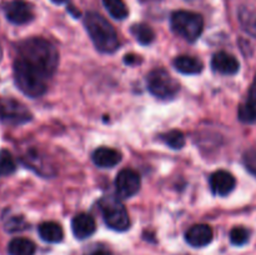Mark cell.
<instances>
[{
	"instance_id": "19",
	"label": "cell",
	"mask_w": 256,
	"mask_h": 255,
	"mask_svg": "<svg viewBox=\"0 0 256 255\" xmlns=\"http://www.w3.org/2000/svg\"><path fill=\"white\" fill-rule=\"evenodd\" d=\"M130 32H132V34L134 35L135 39H136L142 45H150L155 40L154 30H152L149 25L142 24V22L132 25Z\"/></svg>"
},
{
	"instance_id": "18",
	"label": "cell",
	"mask_w": 256,
	"mask_h": 255,
	"mask_svg": "<svg viewBox=\"0 0 256 255\" xmlns=\"http://www.w3.org/2000/svg\"><path fill=\"white\" fill-rule=\"evenodd\" d=\"M36 252L34 242L26 238H15L8 245L9 255H34Z\"/></svg>"
},
{
	"instance_id": "3",
	"label": "cell",
	"mask_w": 256,
	"mask_h": 255,
	"mask_svg": "<svg viewBox=\"0 0 256 255\" xmlns=\"http://www.w3.org/2000/svg\"><path fill=\"white\" fill-rule=\"evenodd\" d=\"M170 25L175 34L184 38L186 42H194L199 39L204 29V19L200 14L188 12V10H178L172 14Z\"/></svg>"
},
{
	"instance_id": "5",
	"label": "cell",
	"mask_w": 256,
	"mask_h": 255,
	"mask_svg": "<svg viewBox=\"0 0 256 255\" xmlns=\"http://www.w3.org/2000/svg\"><path fill=\"white\" fill-rule=\"evenodd\" d=\"M102 219L110 229L115 232H125L130 228V218L126 209L118 198L104 196L99 202Z\"/></svg>"
},
{
	"instance_id": "25",
	"label": "cell",
	"mask_w": 256,
	"mask_h": 255,
	"mask_svg": "<svg viewBox=\"0 0 256 255\" xmlns=\"http://www.w3.org/2000/svg\"><path fill=\"white\" fill-rule=\"evenodd\" d=\"M28 224L25 222V219L20 215H12V216L8 218L5 220V224L4 228L6 232H22V230L26 229Z\"/></svg>"
},
{
	"instance_id": "28",
	"label": "cell",
	"mask_w": 256,
	"mask_h": 255,
	"mask_svg": "<svg viewBox=\"0 0 256 255\" xmlns=\"http://www.w3.org/2000/svg\"><path fill=\"white\" fill-rule=\"evenodd\" d=\"M124 62H126L128 65H134L136 64L138 62H140V56H138V55H134V54H129L125 56Z\"/></svg>"
},
{
	"instance_id": "7",
	"label": "cell",
	"mask_w": 256,
	"mask_h": 255,
	"mask_svg": "<svg viewBox=\"0 0 256 255\" xmlns=\"http://www.w3.org/2000/svg\"><path fill=\"white\" fill-rule=\"evenodd\" d=\"M32 118L29 109L20 102L0 98V122L16 125L30 122Z\"/></svg>"
},
{
	"instance_id": "13",
	"label": "cell",
	"mask_w": 256,
	"mask_h": 255,
	"mask_svg": "<svg viewBox=\"0 0 256 255\" xmlns=\"http://www.w3.org/2000/svg\"><path fill=\"white\" fill-rule=\"evenodd\" d=\"M72 234L76 239L84 240L94 234L96 230V224L92 215L86 214V212H80L72 218Z\"/></svg>"
},
{
	"instance_id": "17",
	"label": "cell",
	"mask_w": 256,
	"mask_h": 255,
	"mask_svg": "<svg viewBox=\"0 0 256 255\" xmlns=\"http://www.w3.org/2000/svg\"><path fill=\"white\" fill-rule=\"evenodd\" d=\"M38 232L40 238L46 242H60L64 238L62 228L54 222H45L40 224Z\"/></svg>"
},
{
	"instance_id": "1",
	"label": "cell",
	"mask_w": 256,
	"mask_h": 255,
	"mask_svg": "<svg viewBox=\"0 0 256 255\" xmlns=\"http://www.w3.org/2000/svg\"><path fill=\"white\" fill-rule=\"evenodd\" d=\"M16 59L48 82L58 69L59 52L46 39L30 38L20 42Z\"/></svg>"
},
{
	"instance_id": "8",
	"label": "cell",
	"mask_w": 256,
	"mask_h": 255,
	"mask_svg": "<svg viewBox=\"0 0 256 255\" xmlns=\"http://www.w3.org/2000/svg\"><path fill=\"white\" fill-rule=\"evenodd\" d=\"M140 175L132 169H122L115 178V190L120 199H129L140 190Z\"/></svg>"
},
{
	"instance_id": "2",
	"label": "cell",
	"mask_w": 256,
	"mask_h": 255,
	"mask_svg": "<svg viewBox=\"0 0 256 255\" xmlns=\"http://www.w3.org/2000/svg\"><path fill=\"white\" fill-rule=\"evenodd\" d=\"M84 25L90 39L99 52L110 54L119 48V38L114 26L98 12H88L84 18Z\"/></svg>"
},
{
	"instance_id": "11",
	"label": "cell",
	"mask_w": 256,
	"mask_h": 255,
	"mask_svg": "<svg viewBox=\"0 0 256 255\" xmlns=\"http://www.w3.org/2000/svg\"><path fill=\"white\" fill-rule=\"evenodd\" d=\"M214 238L212 226L208 224H196L192 225L186 232H185V240L189 245L194 248L206 246L212 242Z\"/></svg>"
},
{
	"instance_id": "16",
	"label": "cell",
	"mask_w": 256,
	"mask_h": 255,
	"mask_svg": "<svg viewBox=\"0 0 256 255\" xmlns=\"http://www.w3.org/2000/svg\"><path fill=\"white\" fill-rule=\"evenodd\" d=\"M174 68L185 75L200 74L204 69V64L200 59L190 55H180L174 59Z\"/></svg>"
},
{
	"instance_id": "30",
	"label": "cell",
	"mask_w": 256,
	"mask_h": 255,
	"mask_svg": "<svg viewBox=\"0 0 256 255\" xmlns=\"http://www.w3.org/2000/svg\"><path fill=\"white\" fill-rule=\"evenodd\" d=\"M2 46H0V62H2Z\"/></svg>"
},
{
	"instance_id": "20",
	"label": "cell",
	"mask_w": 256,
	"mask_h": 255,
	"mask_svg": "<svg viewBox=\"0 0 256 255\" xmlns=\"http://www.w3.org/2000/svg\"><path fill=\"white\" fill-rule=\"evenodd\" d=\"M239 22L242 29L252 36L256 38V12L249 8H240L239 9Z\"/></svg>"
},
{
	"instance_id": "12",
	"label": "cell",
	"mask_w": 256,
	"mask_h": 255,
	"mask_svg": "<svg viewBox=\"0 0 256 255\" xmlns=\"http://www.w3.org/2000/svg\"><path fill=\"white\" fill-rule=\"evenodd\" d=\"M212 70L222 75H234L239 72L240 62L234 55L226 52H219L214 54L212 59Z\"/></svg>"
},
{
	"instance_id": "10",
	"label": "cell",
	"mask_w": 256,
	"mask_h": 255,
	"mask_svg": "<svg viewBox=\"0 0 256 255\" xmlns=\"http://www.w3.org/2000/svg\"><path fill=\"white\" fill-rule=\"evenodd\" d=\"M236 180L234 175L226 170H218L210 176V188L212 192L219 196H226L235 189Z\"/></svg>"
},
{
	"instance_id": "23",
	"label": "cell",
	"mask_w": 256,
	"mask_h": 255,
	"mask_svg": "<svg viewBox=\"0 0 256 255\" xmlns=\"http://www.w3.org/2000/svg\"><path fill=\"white\" fill-rule=\"evenodd\" d=\"M160 139L165 142L169 148L175 150L182 149L185 145V135L180 130H172L169 132H165L160 136Z\"/></svg>"
},
{
	"instance_id": "22",
	"label": "cell",
	"mask_w": 256,
	"mask_h": 255,
	"mask_svg": "<svg viewBox=\"0 0 256 255\" xmlns=\"http://www.w3.org/2000/svg\"><path fill=\"white\" fill-rule=\"evenodd\" d=\"M16 170V162L9 150L2 149L0 152V176L12 175Z\"/></svg>"
},
{
	"instance_id": "26",
	"label": "cell",
	"mask_w": 256,
	"mask_h": 255,
	"mask_svg": "<svg viewBox=\"0 0 256 255\" xmlns=\"http://www.w3.org/2000/svg\"><path fill=\"white\" fill-rule=\"evenodd\" d=\"M242 162H244L248 172L256 176V148H252V149L245 152L244 156H242Z\"/></svg>"
},
{
	"instance_id": "24",
	"label": "cell",
	"mask_w": 256,
	"mask_h": 255,
	"mask_svg": "<svg viewBox=\"0 0 256 255\" xmlns=\"http://www.w3.org/2000/svg\"><path fill=\"white\" fill-rule=\"evenodd\" d=\"M250 232L249 230L242 226H236L230 232V242L235 246H242L249 242Z\"/></svg>"
},
{
	"instance_id": "9",
	"label": "cell",
	"mask_w": 256,
	"mask_h": 255,
	"mask_svg": "<svg viewBox=\"0 0 256 255\" xmlns=\"http://www.w3.org/2000/svg\"><path fill=\"white\" fill-rule=\"evenodd\" d=\"M4 12L10 22L16 25L26 24L34 19V10L29 2L24 0H12L5 4Z\"/></svg>"
},
{
	"instance_id": "29",
	"label": "cell",
	"mask_w": 256,
	"mask_h": 255,
	"mask_svg": "<svg viewBox=\"0 0 256 255\" xmlns=\"http://www.w3.org/2000/svg\"><path fill=\"white\" fill-rule=\"evenodd\" d=\"M54 2H56V4H62V2H64L65 0H52Z\"/></svg>"
},
{
	"instance_id": "14",
	"label": "cell",
	"mask_w": 256,
	"mask_h": 255,
	"mask_svg": "<svg viewBox=\"0 0 256 255\" xmlns=\"http://www.w3.org/2000/svg\"><path fill=\"white\" fill-rule=\"evenodd\" d=\"M92 162L96 166L106 169V168H112L122 162V154L116 149L112 148L102 146L98 148L92 156Z\"/></svg>"
},
{
	"instance_id": "21",
	"label": "cell",
	"mask_w": 256,
	"mask_h": 255,
	"mask_svg": "<svg viewBox=\"0 0 256 255\" xmlns=\"http://www.w3.org/2000/svg\"><path fill=\"white\" fill-rule=\"evenodd\" d=\"M102 4L114 19L122 20L129 14V10L122 0H102Z\"/></svg>"
},
{
	"instance_id": "31",
	"label": "cell",
	"mask_w": 256,
	"mask_h": 255,
	"mask_svg": "<svg viewBox=\"0 0 256 255\" xmlns=\"http://www.w3.org/2000/svg\"><path fill=\"white\" fill-rule=\"evenodd\" d=\"M188 2H194V0H188Z\"/></svg>"
},
{
	"instance_id": "15",
	"label": "cell",
	"mask_w": 256,
	"mask_h": 255,
	"mask_svg": "<svg viewBox=\"0 0 256 255\" xmlns=\"http://www.w3.org/2000/svg\"><path fill=\"white\" fill-rule=\"evenodd\" d=\"M239 119L246 124L256 122V74L248 92L246 100L239 108Z\"/></svg>"
},
{
	"instance_id": "27",
	"label": "cell",
	"mask_w": 256,
	"mask_h": 255,
	"mask_svg": "<svg viewBox=\"0 0 256 255\" xmlns=\"http://www.w3.org/2000/svg\"><path fill=\"white\" fill-rule=\"evenodd\" d=\"M85 255H112V252H109L108 249H104V248H95V249L88 252Z\"/></svg>"
},
{
	"instance_id": "4",
	"label": "cell",
	"mask_w": 256,
	"mask_h": 255,
	"mask_svg": "<svg viewBox=\"0 0 256 255\" xmlns=\"http://www.w3.org/2000/svg\"><path fill=\"white\" fill-rule=\"evenodd\" d=\"M14 79L20 92L29 98L42 96L48 90L46 80L32 72L18 59L14 62Z\"/></svg>"
},
{
	"instance_id": "6",
	"label": "cell",
	"mask_w": 256,
	"mask_h": 255,
	"mask_svg": "<svg viewBox=\"0 0 256 255\" xmlns=\"http://www.w3.org/2000/svg\"><path fill=\"white\" fill-rule=\"evenodd\" d=\"M146 86L150 94L159 99H172L179 92L180 85L166 70L154 69L148 74Z\"/></svg>"
}]
</instances>
